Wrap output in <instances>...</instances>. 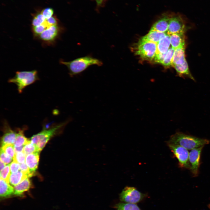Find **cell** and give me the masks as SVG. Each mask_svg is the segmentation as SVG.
Segmentation results:
<instances>
[{"label": "cell", "instance_id": "obj_1", "mask_svg": "<svg viewBox=\"0 0 210 210\" xmlns=\"http://www.w3.org/2000/svg\"><path fill=\"white\" fill-rule=\"evenodd\" d=\"M70 117L65 121L54 124L49 128L43 126V130L38 134L34 135L31 138L30 141L35 145L38 150H41L50 139L55 135L59 134L63 130L65 126L72 120Z\"/></svg>", "mask_w": 210, "mask_h": 210}, {"label": "cell", "instance_id": "obj_2", "mask_svg": "<svg viewBox=\"0 0 210 210\" xmlns=\"http://www.w3.org/2000/svg\"><path fill=\"white\" fill-rule=\"evenodd\" d=\"M168 142L182 146L188 150L208 144L209 141L206 139L177 132L172 135Z\"/></svg>", "mask_w": 210, "mask_h": 210}, {"label": "cell", "instance_id": "obj_3", "mask_svg": "<svg viewBox=\"0 0 210 210\" xmlns=\"http://www.w3.org/2000/svg\"><path fill=\"white\" fill-rule=\"evenodd\" d=\"M60 63L67 67L71 77L80 73L90 66L96 65L100 66L103 64L99 60L90 56L79 57L69 62L61 60Z\"/></svg>", "mask_w": 210, "mask_h": 210}, {"label": "cell", "instance_id": "obj_4", "mask_svg": "<svg viewBox=\"0 0 210 210\" xmlns=\"http://www.w3.org/2000/svg\"><path fill=\"white\" fill-rule=\"evenodd\" d=\"M39 79L36 70L18 71L16 72L15 76L9 78L8 82L15 84L17 86L18 92L21 93L26 87Z\"/></svg>", "mask_w": 210, "mask_h": 210}, {"label": "cell", "instance_id": "obj_5", "mask_svg": "<svg viewBox=\"0 0 210 210\" xmlns=\"http://www.w3.org/2000/svg\"><path fill=\"white\" fill-rule=\"evenodd\" d=\"M135 53L142 59L150 61L153 59L157 50V43L139 41L136 48Z\"/></svg>", "mask_w": 210, "mask_h": 210}, {"label": "cell", "instance_id": "obj_6", "mask_svg": "<svg viewBox=\"0 0 210 210\" xmlns=\"http://www.w3.org/2000/svg\"><path fill=\"white\" fill-rule=\"evenodd\" d=\"M62 30L57 24L52 26L40 34L35 39L44 46L53 45L59 37Z\"/></svg>", "mask_w": 210, "mask_h": 210}, {"label": "cell", "instance_id": "obj_7", "mask_svg": "<svg viewBox=\"0 0 210 210\" xmlns=\"http://www.w3.org/2000/svg\"><path fill=\"white\" fill-rule=\"evenodd\" d=\"M186 24L185 19L182 15L170 12L167 34L170 36L175 34H184L186 29Z\"/></svg>", "mask_w": 210, "mask_h": 210}, {"label": "cell", "instance_id": "obj_8", "mask_svg": "<svg viewBox=\"0 0 210 210\" xmlns=\"http://www.w3.org/2000/svg\"><path fill=\"white\" fill-rule=\"evenodd\" d=\"M167 144L175 157L178 160L179 167L190 170L189 161V152L188 150L182 146L168 141Z\"/></svg>", "mask_w": 210, "mask_h": 210}, {"label": "cell", "instance_id": "obj_9", "mask_svg": "<svg viewBox=\"0 0 210 210\" xmlns=\"http://www.w3.org/2000/svg\"><path fill=\"white\" fill-rule=\"evenodd\" d=\"M145 195L141 193L136 188L126 186L120 194V200L127 203L136 204L141 201Z\"/></svg>", "mask_w": 210, "mask_h": 210}, {"label": "cell", "instance_id": "obj_10", "mask_svg": "<svg viewBox=\"0 0 210 210\" xmlns=\"http://www.w3.org/2000/svg\"><path fill=\"white\" fill-rule=\"evenodd\" d=\"M204 147L202 146L190 150L189 153L190 170L194 177L197 176L199 174L201 155Z\"/></svg>", "mask_w": 210, "mask_h": 210}, {"label": "cell", "instance_id": "obj_11", "mask_svg": "<svg viewBox=\"0 0 210 210\" xmlns=\"http://www.w3.org/2000/svg\"><path fill=\"white\" fill-rule=\"evenodd\" d=\"M2 129L4 134L1 140V146L7 144H14L17 133L12 130L6 120H4L3 122Z\"/></svg>", "mask_w": 210, "mask_h": 210}, {"label": "cell", "instance_id": "obj_12", "mask_svg": "<svg viewBox=\"0 0 210 210\" xmlns=\"http://www.w3.org/2000/svg\"><path fill=\"white\" fill-rule=\"evenodd\" d=\"M170 12L163 14L152 25L149 32L156 31L167 33L170 18Z\"/></svg>", "mask_w": 210, "mask_h": 210}, {"label": "cell", "instance_id": "obj_13", "mask_svg": "<svg viewBox=\"0 0 210 210\" xmlns=\"http://www.w3.org/2000/svg\"><path fill=\"white\" fill-rule=\"evenodd\" d=\"M40 151H37L26 155L25 162L33 176L37 169L39 162Z\"/></svg>", "mask_w": 210, "mask_h": 210}, {"label": "cell", "instance_id": "obj_14", "mask_svg": "<svg viewBox=\"0 0 210 210\" xmlns=\"http://www.w3.org/2000/svg\"><path fill=\"white\" fill-rule=\"evenodd\" d=\"M167 35L166 33L156 31L149 32L147 34L142 37L139 41L152 42L157 43Z\"/></svg>", "mask_w": 210, "mask_h": 210}, {"label": "cell", "instance_id": "obj_15", "mask_svg": "<svg viewBox=\"0 0 210 210\" xmlns=\"http://www.w3.org/2000/svg\"><path fill=\"white\" fill-rule=\"evenodd\" d=\"M186 60L185 57V46L181 47L174 50L172 66L181 64Z\"/></svg>", "mask_w": 210, "mask_h": 210}, {"label": "cell", "instance_id": "obj_16", "mask_svg": "<svg viewBox=\"0 0 210 210\" xmlns=\"http://www.w3.org/2000/svg\"><path fill=\"white\" fill-rule=\"evenodd\" d=\"M0 181L1 197H7L14 194V188L9 183L1 178Z\"/></svg>", "mask_w": 210, "mask_h": 210}, {"label": "cell", "instance_id": "obj_17", "mask_svg": "<svg viewBox=\"0 0 210 210\" xmlns=\"http://www.w3.org/2000/svg\"><path fill=\"white\" fill-rule=\"evenodd\" d=\"M170 36V44L174 49L179 47L185 46V39L184 34H175Z\"/></svg>", "mask_w": 210, "mask_h": 210}, {"label": "cell", "instance_id": "obj_18", "mask_svg": "<svg viewBox=\"0 0 210 210\" xmlns=\"http://www.w3.org/2000/svg\"><path fill=\"white\" fill-rule=\"evenodd\" d=\"M173 66L180 76L188 77L195 80L189 70L186 60L181 64L175 65Z\"/></svg>", "mask_w": 210, "mask_h": 210}, {"label": "cell", "instance_id": "obj_19", "mask_svg": "<svg viewBox=\"0 0 210 210\" xmlns=\"http://www.w3.org/2000/svg\"><path fill=\"white\" fill-rule=\"evenodd\" d=\"M31 182L28 178H27L14 186V194L17 196H20L24 192L28 191L31 188Z\"/></svg>", "mask_w": 210, "mask_h": 210}, {"label": "cell", "instance_id": "obj_20", "mask_svg": "<svg viewBox=\"0 0 210 210\" xmlns=\"http://www.w3.org/2000/svg\"><path fill=\"white\" fill-rule=\"evenodd\" d=\"M170 36L167 35L157 43V50L156 54L167 53L170 48Z\"/></svg>", "mask_w": 210, "mask_h": 210}, {"label": "cell", "instance_id": "obj_21", "mask_svg": "<svg viewBox=\"0 0 210 210\" xmlns=\"http://www.w3.org/2000/svg\"><path fill=\"white\" fill-rule=\"evenodd\" d=\"M27 178V176L20 170L16 173H11L9 183L11 185L15 186Z\"/></svg>", "mask_w": 210, "mask_h": 210}, {"label": "cell", "instance_id": "obj_22", "mask_svg": "<svg viewBox=\"0 0 210 210\" xmlns=\"http://www.w3.org/2000/svg\"><path fill=\"white\" fill-rule=\"evenodd\" d=\"M26 128L24 127L22 129H17L18 132L17 133L16 139L13 144L14 147H18L25 145L30 141L24 135V129Z\"/></svg>", "mask_w": 210, "mask_h": 210}, {"label": "cell", "instance_id": "obj_23", "mask_svg": "<svg viewBox=\"0 0 210 210\" xmlns=\"http://www.w3.org/2000/svg\"><path fill=\"white\" fill-rule=\"evenodd\" d=\"M115 208L117 210H141L135 204L119 203L116 204Z\"/></svg>", "mask_w": 210, "mask_h": 210}, {"label": "cell", "instance_id": "obj_24", "mask_svg": "<svg viewBox=\"0 0 210 210\" xmlns=\"http://www.w3.org/2000/svg\"><path fill=\"white\" fill-rule=\"evenodd\" d=\"M174 50L172 47L169 48L162 64L166 66H172Z\"/></svg>", "mask_w": 210, "mask_h": 210}, {"label": "cell", "instance_id": "obj_25", "mask_svg": "<svg viewBox=\"0 0 210 210\" xmlns=\"http://www.w3.org/2000/svg\"><path fill=\"white\" fill-rule=\"evenodd\" d=\"M23 151L27 155L37 151H40L38 150L35 145L31 142L30 140L24 145Z\"/></svg>", "mask_w": 210, "mask_h": 210}, {"label": "cell", "instance_id": "obj_26", "mask_svg": "<svg viewBox=\"0 0 210 210\" xmlns=\"http://www.w3.org/2000/svg\"><path fill=\"white\" fill-rule=\"evenodd\" d=\"M1 148L7 155L13 159L15 155L14 144H6L2 146Z\"/></svg>", "mask_w": 210, "mask_h": 210}, {"label": "cell", "instance_id": "obj_27", "mask_svg": "<svg viewBox=\"0 0 210 210\" xmlns=\"http://www.w3.org/2000/svg\"><path fill=\"white\" fill-rule=\"evenodd\" d=\"M10 172L9 165H7L1 171L0 178L9 183V177L10 175Z\"/></svg>", "mask_w": 210, "mask_h": 210}, {"label": "cell", "instance_id": "obj_28", "mask_svg": "<svg viewBox=\"0 0 210 210\" xmlns=\"http://www.w3.org/2000/svg\"><path fill=\"white\" fill-rule=\"evenodd\" d=\"M46 19L41 13L38 14L34 17L32 20V27H36L40 25Z\"/></svg>", "mask_w": 210, "mask_h": 210}, {"label": "cell", "instance_id": "obj_29", "mask_svg": "<svg viewBox=\"0 0 210 210\" xmlns=\"http://www.w3.org/2000/svg\"><path fill=\"white\" fill-rule=\"evenodd\" d=\"M26 155L23 151L17 152L15 153L13 160L19 164L22 163L24 162Z\"/></svg>", "mask_w": 210, "mask_h": 210}, {"label": "cell", "instance_id": "obj_30", "mask_svg": "<svg viewBox=\"0 0 210 210\" xmlns=\"http://www.w3.org/2000/svg\"><path fill=\"white\" fill-rule=\"evenodd\" d=\"M13 158L7 155L3 149L1 148L0 149V160L6 164L10 163Z\"/></svg>", "mask_w": 210, "mask_h": 210}, {"label": "cell", "instance_id": "obj_31", "mask_svg": "<svg viewBox=\"0 0 210 210\" xmlns=\"http://www.w3.org/2000/svg\"><path fill=\"white\" fill-rule=\"evenodd\" d=\"M9 167L11 173H16L20 170V164L19 163L14 160L9 164Z\"/></svg>", "mask_w": 210, "mask_h": 210}, {"label": "cell", "instance_id": "obj_32", "mask_svg": "<svg viewBox=\"0 0 210 210\" xmlns=\"http://www.w3.org/2000/svg\"><path fill=\"white\" fill-rule=\"evenodd\" d=\"M20 170L26 174L28 177L32 176L30 173L29 168L25 162L20 164Z\"/></svg>", "mask_w": 210, "mask_h": 210}, {"label": "cell", "instance_id": "obj_33", "mask_svg": "<svg viewBox=\"0 0 210 210\" xmlns=\"http://www.w3.org/2000/svg\"><path fill=\"white\" fill-rule=\"evenodd\" d=\"M167 53H159L156 54L153 60L154 61L158 63L162 64Z\"/></svg>", "mask_w": 210, "mask_h": 210}, {"label": "cell", "instance_id": "obj_34", "mask_svg": "<svg viewBox=\"0 0 210 210\" xmlns=\"http://www.w3.org/2000/svg\"><path fill=\"white\" fill-rule=\"evenodd\" d=\"M41 13L46 19H47L52 17L53 13V10L51 8H47L43 10Z\"/></svg>", "mask_w": 210, "mask_h": 210}, {"label": "cell", "instance_id": "obj_35", "mask_svg": "<svg viewBox=\"0 0 210 210\" xmlns=\"http://www.w3.org/2000/svg\"><path fill=\"white\" fill-rule=\"evenodd\" d=\"M48 24L50 26L57 25L58 24V21L56 18L54 17H51L50 18L46 19Z\"/></svg>", "mask_w": 210, "mask_h": 210}, {"label": "cell", "instance_id": "obj_36", "mask_svg": "<svg viewBox=\"0 0 210 210\" xmlns=\"http://www.w3.org/2000/svg\"><path fill=\"white\" fill-rule=\"evenodd\" d=\"M24 145L20 147H14L15 153L18 152L23 151Z\"/></svg>", "mask_w": 210, "mask_h": 210}, {"label": "cell", "instance_id": "obj_37", "mask_svg": "<svg viewBox=\"0 0 210 210\" xmlns=\"http://www.w3.org/2000/svg\"><path fill=\"white\" fill-rule=\"evenodd\" d=\"M0 171L2 170L5 167L6 164L0 160Z\"/></svg>", "mask_w": 210, "mask_h": 210}, {"label": "cell", "instance_id": "obj_38", "mask_svg": "<svg viewBox=\"0 0 210 210\" xmlns=\"http://www.w3.org/2000/svg\"><path fill=\"white\" fill-rule=\"evenodd\" d=\"M104 0H96L98 5H100L103 2Z\"/></svg>", "mask_w": 210, "mask_h": 210}, {"label": "cell", "instance_id": "obj_39", "mask_svg": "<svg viewBox=\"0 0 210 210\" xmlns=\"http://www.w3.org/2000/svg\"></svg>", "mask_w": 210, "mask_h": 210}]
</instances>
